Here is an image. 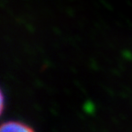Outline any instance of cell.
I'll use <instances>...</instances> for the list:
<instances>
[{"mask_svg": "<svg viewBox=\"0 0 132 132\" xmlns=\"http://www.w3.org/2000/svg\"><path fill=\"white\" fill-rule=\"evenodd\" d=\"M0 132H36L32 127L19 120H8L1 124Z\"/></svg>", "mask_w": 132, "mask_h": 132, "instance_id": "cell-1", "label": "cell"}]
</instances>
